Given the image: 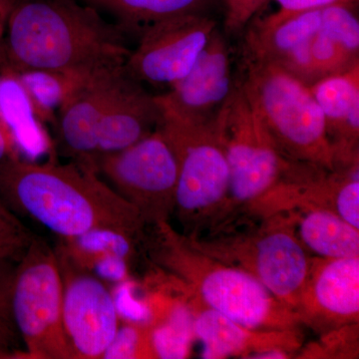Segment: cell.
Returning <instances> with one entry per match:
<instances>
[{"label": "cell", "mask_w": 359, "mask_h": 359, "mask_svg": "<svg viewBox=\"0 0 359 359\" xmlns=\"http://www.w3.org/2000/svg\"><path fill=\"white\" fill-rule=\"evenodd\" d=\"M349 2H351V4H355L358 0H348Z\"/></svg>", "instance_id": "cell-37"}, {"label": "cell", "mask_w": 359, "mask_h": 359, "mask_svg": "<svg viewBox=\"0 0 359 359\" xmlns=\"http://www.w3.org/2000/svg\"><path fill=\"white\" fill-rule=\"evenodd\" d=\"M127 77L124 65L87 78L68 90L61 105L60 135L79 163L95 167L99 122Z\"/></svg>", "instance_id": "cell-15"}, {"label": "cell", "mask_w": 359, "mask_h": 359, "mask_svg": "<svg viewBox=\"0 0 359 359\" xmlns=\"http://www.w3.org/2000/svg\"><path fill=\"white\" fill-rule=\"evenodd\" d=\"M102 359H157L153 327L148 323L120 320V325Z\"/></svg>", "instance_id": "cell-24"}, {"label": "cell", "mask_w": 359, "mask_h": 359, "mask_svg": "<svg viewBox=\"0 0 359 359\" xmlns=\"http://www.w3.org/2000/svg\"><path fill=\"white\" fill-rule=\"evenodd\" d=\"M95 167L147 226L170 222L176 205L178 164L159 128L124 150L97 158Z\"/></svg>", "instance_id": "cell-9"}, {"label": "cell", "mask_w": 359, "mask_h": 359, "mask_svg": "<svg viewBox=\"0 0 359 359\" xmlns=\"http://www.w3.org/2000/svg\"><path fill=\"white\" fill-rule=\"evenodd\" d=\"M311 51L320 79L341 74L359 65L358 56L347 50L344 45L321 28L311 39Z\"/></svg>", "instance_id": "cell-25"}, {"label": "cell", "mask_w": 359, "mask_h": 359, "mask_svg": "<svg viewBox=\"0 0 359 359\" xmlns=\"http://www.w3.org/2000/svg\"><path fill=\"white\" fill-rule=\"evenodd\" d=\"M321 13L323 7L294 14L276 22L257 21L245 37V53L276 62L320 32Z\"/></svg>", "instance_id": "cell-19"}, {"label": "cell", "mask_w": 359, "mask_h": 359, "mask_svg": "<svg viewBox=\"0 0 359 359\" xmlns=\"http://www.w3.org/2000/svg\"><path fill=\"white\" fill-rule=\"evenodd\" d=\"M0 359H27V356L25 353H18L0 346Z\"/></svg>", "instance_id": "cell-36"}, {"label": "cell", "mask_w": 359, "mask_h": 359, "mask_svg": "<svg viewBox=\"0 0 359 359\" xmlns=\"http://www.w3.org/2000/svg\"><path fill=\"white\" fill-rule=\"evenodd\" d=\"M245 212V211H242ZM231 215L188 238L200 252L254 276L297 313L311 257L297 237L290 212Z\"/></svg>", "instance_id": "cell-4"}, {"label": "cell", "mask_w": 359, "mask_h": 359, "mask_svg": "<svg viewBox=\"0 0 359 359\" xmlns=\"http://www.w3.org/2000/svg\"><path fill=\"white\" fill-rule=\"evenodd\" d=\"M289 212L294 217L297 237L309 252L330 259L359 257L358 229L334 212L313 207Z\"/></svg>", "instance_id": "cell-18"}, {"label": "cell", "mask_w": 359, "mask_h": 359, "mask_svg": "<svg viewBox=\"0 0 359 359\" xmlns=\"http://www.w3.org/2000/svg\"><path fill=\"white\" fill-rule=\"evenodd\" d=\"M297 313L320 334L358 323L359 257H311Z\"/></svg>", "instance_id": "cell-14"}, {"label": "cell", "mask_w": 359, "mask_h": 359, "mask_svg": "<svg viewBox=\"0 0 359 359\" xmlns=\"http://www.w3.org/2000/svg\"><path fill=\"white\" fill-rule=\"evenodd\" d=\"M0 194L58 238L112 230L143 242L147 224L114 189L83 163L0 161Z\"/></svg>", "instance_id": "cell-2"}, {"label": "cell", "mask_w": 359, "mask_h": 359, "mask_svg": "<svg viewBox=\"0 0 359 359\" xmlns=\"http://www.w3.org/2000/svg\"><path fill=\"white\" fill-rule=\"evenodd\" d=\"M216 29V21L202 13L146 26L125 69L139 83L172 87L192 69Z\"/></svg>", "instance_id": "cell-10"}, {"label": "cell", "mask_w": 359, "mask_h": 359, "mask_svg": "<svg viewBox=\"0 0 359 359\" xmlns=\"http://www.w3.org/2000/svg\"><path fill=\"white\" fill-rule=\"evenodd\" d=\"M271 1L276 2L278 6V11L269 13L266 18L259 20L262 22H276V21L285 20V18H290V16L294 15V14L332 6V4H351L348 0H271Z\"/></svg>", "instance_id": "cell-33"}, {"label": "cell", "mask_w": 359, "mask_h": 359, "mask_svg": "<svg viewBox=\"0 0 359 359\" xmlns=\"http://www.w3.org/2000/svg\"><path fill=\"white\" fill-rule=\"evenodd\" d=\"M216 129L230 171L228 202L217 223L311 167L283 155L238 83L219 111Z\"/></svg>", "instance_id": "cell-7"}, {"label": "cell", "mask_w": 359, "mask_h": 359, "mask_svg": "<svg viewBox=\"0 0 359 359\" xmlns=\"http://www.w3.org/2000/svg\"><path fill=\"white\" fill-rule=\"evenodd\" d=\"M302 349L297 358H358V323L330 330Z\"/></svg>", "instance_id": "cell-26"}, {"label": "cell", "mask_w": 359, "mask_h": 359, "mask_svg": "<svg viewBox=\"0 0 359 359\" xmlns=\"http://www.w3.org/2000/svg\"><path fill=\"white\" fill-rule=\"evenodd\" d=\"M172 292L173 299L152 327L153 344L157 359L189 358L194 339H196L190 309L178 294Z\"/></svg>", "instance_id": "cell-23"}, {"label": "cell", "mask_w": 359, "mask_h": 359, "mask_svg": "<svg viewBox=\"0 0 359 359\" xmlns=\"http://www.w3.org/2000/svg\"><path fill=\"white\" fill-rule=\"evenodd\" d=\"M145 231L143 242L156 268L207 308L254 330H287L302 325L299 314L273 297L254 276L194 248L170 222Z\"/></svg>", "instance_id": "cell-3"}, {"label": "cell", "mask_w": 359, "mask_h": 359, "mask_svg": "<svg viewBox=\"0 0 359 359\" xmlns=\"http://www.w3.org/2000/svg\"><path fill=\"white\" fill-rule=\"evenodd\" d=\"M56 256L62 278L63 327L68 341L76 359H102L121 320L114 294L95 273L57 252Z\"/></svg>", "instance_id": "cell-11"}, {"label": "cell", "mask_w": 359, "mask_h": 359, "mask_svg": "<svg viewBox=\"0 0 359 359\" xmlns=\"http://www.w3.org/2000/svg\"><path fill=\"white\" fill-rule=\"evenodd\" d=\"M15 147L13 135L7 129L4 123L0 120V161L15 156L14 155Z\"/></svg>", "instance_id": "cell-34"}, {"label": "cell", "mask_w": 359, "mask_h": 359, "mask_svg": "<svg viewBox=\"0 0 359 359\" xmlns=\"http://www.w3.org/2000/svg\"><path fill=\"white\" fill-rule=\"evenodd\" d=\"M0 120L26 159L37 161L48 151V141L35 118L32 98L14 78L0 79Z\"/></svg>", "instance_id": "cell-20"}, {"label": "cell", "mask_w": 359, "mask_h": 359, "mask_svg": "<svg viewBox=\"0 0 359 359\" xmlns=\"http://www.w3.org/2000/svg\"><path fill=\"white\" fill-rule=\"evenodd\" d=\"M178 294L192 313L194 334L203 344V358L287 359L302 349L304 334L299 327L254 330L207 308L182 287Z\"/></svg>", "instance_id": "cell-12"}, {"label": "cell", "mask_w": 359, "mask_h": 359, "mask_svg": "<svg viewBox=\"0 0 359 359\" xmlns=\"http://www.w3.org/2000/svg\"><path fill=\"white\" fill-rule=\"evenodd\" d=\"M160 122L156 96H151L128 74L99 122L97 158L134 145L156 131Z\"/></svg>", "instance_id": "cell-17"}, {"label": "cell", "mask_w": 359, "mask_h": 359, "mask_svg": "<svg viewBox=\"0 0 359 359\" xmlns=\"http://www.w3.org/2000/svg\"><path fill=\"white\" fill-rule=\"evenodd\" d=\"M230 49L218 28L185 77L156 96L161 114L186 121L214 123L236 87Z\"/></svg>", "instance_id": "cell-13"}, {"label": "cell", "mask_w": 359, "mask_h": 359, "mask_svg": "<svg viewBox=\"0 0 359 359\" xmlns=\"http://www.w3.org/2000/svg\"><path fill=\"white\" fill-rule=\"evenodd\" d=\"M309 88L325 118L335 170L359 166V65Z\"/></svg>", "instance_id": "cell-16"}, {"label": "cell", "mask_w": 359, "mask_h": 359, "mask_svg": "<svg viewBox=\"0 0 359 359\" xmlns=\"http://www.w3.org/2000/svg\"><path fill=\"white\" fill-rule=\"evenodd\" d=\"M14 269L15 264L0 261V346L25 353L20 347L21 339L14 323L11 309Z\"/></svg>", "instance_id": "cell-30"}, {"label": "cell", "mask_w": 359, "mask_h": 359, "mask_svg": "<svg viewBox=\"0 0 359 359\" xmlns=\"http://www.w3.org/2000/svg\"><path fill=\"white\" fill-rule=\"evenodd\" d=\"M107 11L120 21V28L141 32L146 26L176 16L201 13L208 0H82Z\"/></svg>", "instance_id": "cell-22"}, {"label": "cell", "mask_w": 359, "mask_h": 359, "mask_svg": "<svg viewBox=\"0 0 359 359\" xmlns=\"http://www.w3.org/2000/svg\"><path fill=\"white\" fill-rule=\"evenodd\" d=\"M11 1L9 0H0V40L6 32L7 16H8Z\"/></svg>", "instance_id": "cell-35"}, {"label": "cell", "mask_w": 359, "mask_h": 359, "mask_svg": "<svg viewBox=\"0 0 359 359\" xmlns=\"http://www.w3.org/2000/svg\"><path fill=\"white\" fill-rule=\"evenodd\" d=\"M63 285L55 250L35 237L15 264L11 309L28 359H76L62 316Z\"/></svg>", "instance_id": "cell-8"}, {"label": "cell", "mask_w": 359, "mask_h": 359, "mask_svg": "<svg viewBox=\"0 0 359 359\" xmlns=\"http://www.w3.org/2000/svg\"><path fill=\"white\" fill-rule=\"evenodd\" d=\"M242 87L250 105L287 159L335 171L325 118L308 85L276 63L245 53Z\"/></svg>", "instance_id": "cell-5"}, {"label": "cell", "mask_w": 359, "mask_h": 359, "mask_svg": "<svg viewBox=\"0 0 359 359\" xmlns=\"http://www.w3.org/2000/svg\"><path fill=\"white\" fill-rule=\"evenodd\" d=\"M36 236L0 202V261L16 264Z\"/></svg>", "instance_id": "cell-28"}, {"label": "cell", "mask_w": 359, "mask_h": 359, "mask_svg": "<svg viewBox=\"0 0 359 359\" xmlns=\"http://www.w3.org/2000/svg\"><path fill=\"white\" fill-rule=\"evenodd\" d=\"M334 212L359 230V166L344 170L335 196Z\"/></svg>", "instance_id": "cell-31"}, {"label": "cell", "mask_w": 359, "mask_h": 359, "mask_svg": "<svg viewBox=\"0 0 359 359\" xmlns=\"http://www.w3.org/2000/svg\"><path fill=\"white\" fill-rule=\"evenodd\" d=\"M268 0H223L224 28L231 34L242 32Z\"/></svg>", "instance_id": "cell-32"}, {"label": "cell", "mask_w": 359, "mask_h": 359, "mask_svg": "<svg viewBox=\"0 0 359 359\" xmlns=\"http://www.w3.org/2000/svg\"><path fill=\"white\" fill-rule=\"evenodd\" d=\"M321 29L358 56L359 20L354 13V4H337L323 7Z\"/></svg>", "instance_id": "cell-27"}, {"label": "cell", "mask_w": 359, "mask_h": 359, "mask_svg": "<svg viewBox=\"0 0 359 359\" xmlns=\"http://www.w3.org/2000/svg\"><path fill=\"white\" fill-rule=\"evenodd\" d=\"M140 241L112 230H92L72 238H59L56 252L79 268L92 271L97 264L109 257H120L131 264Z\"/></svg>", "instance_id": "cell-21"}, {"label": "cell", "mask_w": 359, "mask_h": 359, "mask_svg": "<svg viewBox=\"0 0 359 359\" xmlns=\"http://www.w3.org/2000/svg\"><path fill=\"white\" fill-rule=\"evenodd\" d=\"M6 54L16 72L46 71L70 86L126 63L122 28L76 0H20L7 16Z\"/></svg>", "instance_id": "cell-1"}, {"label": "cell", "mask_w": 359, "mask_h": 359, "mask_svg": "<svg viewBox=\"0 0 359 359\" xmlns=\"http://www.w3.org/2000/svg\"><path fill=\"white\" fill-rule=\"evenodd\" d=\"M20 74V83L40 107L52 110L62 105L69 89L62 77L40 70L25 71Z\"/></svg>", "instance_id": "cell-29"}, {"label": "cell", "mask_w": 359, "mask_h": 359, "mask_svg": "<svg viewBox=\"0 0 359 359\" xmlns=\"http://www.w3.org/2000/svg\"><path fill=\"white\" fill-rule=\"evenodd\" d=\"M158 128L178 164L174 214L184 235L197 236L219 221L228 202L230 171L216 121L190 122L161 114Z\"/></svg>", "instance_id": "cell-6"}]
</instances>
